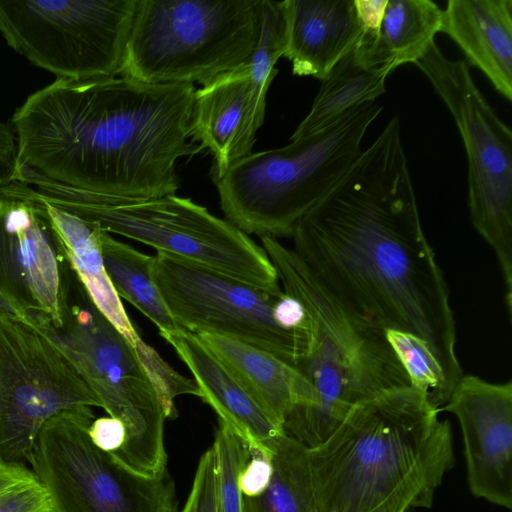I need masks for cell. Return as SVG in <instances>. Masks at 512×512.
Here are the masks:
<instances>
[{
	"label": "cell",
	"instance_id": "6da1fadb",
	"mask_svg": "<svg viewBox=\"0 0 512 512\" xmlns=\"http://www.w3.org/2000/svg\"><path fill=\"white\" fill-rule=\"evenodd\" d=\"M291 238L292 250L342 308L425 348L437 367L444 405L463 376L455 319L422 227L398 116Z\"/></svg>",
	"mask_w": 512,
	"mask_h": 512
},
{
	"label": "cell",
	"instance_id": "7a4b0ae2",
	"mask_svg": "<svg viewBox=\"0 0 512 512\" xmlns=\"http://www.w3.org/2000/svg\"><path fill=\"white\" fill-rule=\"evenodd\" d=\"M195 90L124 76L56 79L12 116L18 169L98 194H175L177 160L203 149L188 141Z\"/></svg>",
	"mask_w": 512,
	"mask_h": 512
},
{
	"label": "cell",
	"instance_id": "3957f363",
	"mask_svg": "<svg viewBox=\"0 0 512 512\" xmlns=\"http://www.w3.org/2000/svg\"><path fill=\"white\" fill-rule=\"evenodd\" d=\"M439 412L412 385L354 407L327 440L307 449L318 512L431 508L455 465L451 424Z\"/></svg>",
	"mask_w": 512,
	"mask_h": 512
},
{
	"label": "cell",
	"instance_id": "277c9868",
	"mask_svg": "<svg viewBox=\"0 0 512 512\" xmlns=\"http://www.w3.org/2000/svg\"><path fill=\"white\" fill-rule=\"evenodd\" d=\"M260 239L283 291L297 298L308 316L307 347L295 368L306 393L289 410L283 429L313 449L333 434L354 407L411 382L385 331L342 308L292 248L275 238Z\"/></svg>",
	"mask_w": 512,
	"mask_h": 512
},
{
	"label": "cell",
	"instance_id": "5b68a950",
	"mask_svg": "<svg viewBox=\"0 0 512 512\" xmlns=\"http://www.w3.org/2000/svg\"><path fill=\"white\" fill-rule=\"evenodd\" d=\"M381 111L375 102L363 104L321 132L233 162L214 181L227 220L247 235L292 237L356 162Z\"/></svg>",
	"mask_w": 512,
	"mask_h": 512
},
{
	"label": "cell",
	"instance_id": "8992f818",
	"mask_svg": "<svg viewBox=\"0 0 512 512\" xmlns=\"http://www.w3.org/2000/svg\"><path fill=\"white\" fill-rule=\"evenodd\" d=\"M20 181L52 206L166 254L224 273L252 285L280 287L262 247L228 220L189 198L169 194L130 198L77 189L22 169Z\"/></svg>",
	"mask_w": 512,
	"mask_h": 512
},
{
	"label": "cell",
	"instance_id": "52a82bcc",
	"mask_svg": "<svg viewBox=\"0 0 512 512\" xmlns=\"http://www.w3.org/2000/svg\"><path fill=\"white\" fill-rule=\"evenodd\" d=\"M35 322L59 342L101 408L125 425V442L110 455L145 477L163 474L166 414L159 396L133 345L96 308L68 266L60 326Z\"/></svg>",
	"mask_w": 512,
	"mask_h": 512
},
{
	"label": "cell",
	"instance_id": "ba28073f",
	"mask_svg": "<svg viewBox=\"0 0 512 512\" xmlns=\"http://www.w3.org/2000/svg\"><path fill=\"white\" fill-rule=\"evenodd\" d=\"M261 22L262 0H137L120 76L204 85L249 61Z\"/></svg>",
	"mask_w": 512,
	"mask_h": 512
},
{
	"label": "cell",
	"instance_id": "9c48e42d",
	"mask_svg": "<svg viewBox=\"0 0 512 512\" xmlns=\"http://www.w3.org/2000/svg\"><path fill=\"white\" fill-rule=\"evenodd\" d=\"M450 111L468 161V206L476 231L494 251L512 314V132L474 82L465 60L433 43L415 64Z\"/></svg>",
	"mask_w": 512,
	"mask_h": 512
},
{
	"label": "cell",
	"instance_id": "30bf717a",
	"mask_svg": "<svg viewBox=\"0 0 512 512\" xmlns=\"http://www.w3.org/2000/svg\"><path fill=\"white\" fill-rule=\"evenodd\" d=\"M89 406L61 411L41 428L30 462L54 512H179L166 470L145 477L97 448Z\"/></svg>",
	"mask_w": 512,
	"mask_h": 512
},
{
	"label": "cell",
	"instance_id": "8fae6325",
	"mask_svg": "<svg viewBox=\"0 0 512 512\" xmlns=\"http://www.w3.org/2000/svg\"><path fill=\"white\" fill-rule=\"evenodd\" d=\"M137 0H0V33L57 79L120 76Z\"/></svg>",
	"mask_w": 512,
	"mask_h": 512
},
{
	"label": "cell",
	"instance_id": "7c38bea8",
	"mask_svg": "<svg viewBox=\"0 0 512 512\" xmlns=\"http://www.w3.org/2000/svg\"><path fill=\"white\" fill-rule=\"evenodd\" d=\"M78 406L101 403L59 342L33 319L0 309V459L30 462L43 425Z\"/></svg>",
	"mask_w": 512,
	"mask_h": 512
},
{
	"label": "cell",
	"instance_id": "4fadbf2b",
	"mask_svg": "<svg viewBox=\"0 0 512 512\" xmlns=\"http://www.w3.org/2000/svg\"><path fill=\"white\" fill-rule=\"evenodd\" d=\"M152 276L181 329L240 341L294 368L304 355L308 331L287 330L274 318L281 287L261 288L162 252L154 256Z\"/></svg>",
	"mask_w": 512,
	"mask_h": 512
},
{
	"label": "cell",
	"instance_id": "5bb4252c",
	"mask_svg": "<svg viewBox=\"0 0 512 512\" xmlns=\"http://www.w3.org/2000/svg\"><path fill=\"white\" fill-rule=\"evenodd\" d=\"M66 261L26 183L0 188V296L21 317L61 324Z\"/></svg>",
	"mask_w": 512,
	"mask_h": 512
},
{
	"label": "cell",
	"instance_id": "9a60e30c",
	"mask_svg": "<svg viewBox=\"0 0 512 512\" xmlns=\"http://www.w3.org/2000/svg\"><path fill=\"white\" fill-rule=\"evenodd\" d=\"M443 409L458 419L471 493L512 508V382L459 379Z\"/></svg>",
	"mask_w": 512,
	"mask_h": 512
},
{
	"label": "cell",
	"instance_id": "2e32d148",
	"mask_svg": "<svg viewBox=\"0 0 512 512\" xmlns=\"http://www.w3.org/2000/svg\"><path fill=\"white\" fill-rule=\"evenodd\" d=\"M188 367L200 398L248 445L272 458L286 434L260 404L236 381L220 360L192 333L180 329L162 337Z\"/></svg>",
	"mask_w": 512,
	"mask_h": 512
},
{
	"label": "cell",
	"instance_id": "e0dca14e",
	"mask_svg": "<svg viewBox=\"0 0 512 512\" xmlns=\"http://www.w3.org/2000/svg\"><path fill=\"white\" fill-rule=\"evenodd\" d=\"M292 73L322 80L358 42L363 29L354 0H283Z\"/></svg>",
	"mask_w": 512,
	"mask_h": 512
},
{
	"label": "cell",
	"instance_id": "ac0fdd59",
	"mask_svg": "<svg viewBox=\"0 0 512 512\" xmlns=\"http://www.w3.org/2000/svg\"><path fill=\"white\" fill-rule=\"evenodd\" d=\"M441 32L493 87L512 100V0H449Z\"/></svg>",
	"mask_w": 512,
	"mask_h": 512
},
{
	"label": "cell",
	"instance_id": "d6986e66",
	"mask_svg": "<svg viewBox=\"0 0 512 512\" xmlns=\"http://www.w3.org/2000/svg\"><path fill=\"white\" fill-rule=\"evenodd\" d=\"M42 202L64 259L93 304L135 350L141 348L145 341L129 319L106 272L100 246L101 228L95 223Z\"/></svg>",
	"mask_w": 512,
	"mask_h": 512
},
{
	"label": "cell",
	"instance_id": "ffe728a7",
	"mask_svg": "<svg viewBox=\"0 0 512 512\" xmlns=\"http://www.w3.org/2000/svg\"><path fill=\"white\" fill-rule=\"evenodd\" d=\"M249 94V61L195 90L190 137L213 154V182L231 165L230 155L247 112Z\"/></svg>",
	"mask_w": 512,
	"mask_h": 512
},
{
	"label": "cell",
	"instance_id": "44dd1931",
	"mask_svg": "<svg viewBox=\"0 0 512 512\" xmlns=\"http://www.w3.org/2000/svg\"><path fill=\"white\" fill-rule=\"evenodd\" d=\"M194 335L283 428L286 415L304 389L299 372L274 355L240 341L207 332Z\"/></svg>",
	"mask_w": 512,
	"mask_h": 512
},
{
	"label": "cell",
	"instance_id": "7402d4cb",
	"mask_svg": "<svg viewBox=\"0 0 512 512\" xmlns=\"http://www.w3.org/2000/svg\"><path fill=\"white\" fill-rule=\"evenodd\" d=\"M443 9L431 0H388L374 37L361 34L354 50L366 67L416 64L441 32Z\"/></svg>",
	"mask_w": 512,
	"mask_h": 512
},
{
	"label": "cell",
	"instance_id": "603a6c76",
	"mask_svg": "<svg viewBox=\"0 0 512 512\" xmlns=\"http://www.w3.org/2000/svg\"><path fill=\"white\" fill-rule=\"evenodd\" d=\"M390 73L385 67L364 66L353 47L321 80L309 113L297 126L290 140L321 132L349 111L375 102L376 98L385 93V82Z\"/></svg>",
	"mask_w": 512,
	"mask_h": 512
},
{
	"label": "cell",
	"instance_id": "cb8c5ba5",
	"mask_svg": "<svg viewBox=\"0 0 512 512\" xmlns=\"http://www.w3.org/2000/svg\"><path fill=\"white\" fill-rule=\"evenodd\" d=\"M285 47L284 2L262 0L260 37L249 59L250 94L248 107L230 155L231 164L252 151L257 130L264 121L267 92L278 72L275 64L284 55Z\"/></svg>",
	"mask_w": 512,
	"mask_h": 512
},
{
	"label": "cell",
	"instance_id": "d4e9b609",
	"mask_svg": "<svg viewBox=\"0 0 512 512\" xmlns=\"http://www.w3.org/2000/svg\"><path fill=\"white\" fill-rule=\"evenodd\" d=\"M100 246L106 272L124 298L158 328L161 337L181 328L175 323L153 280L154 256L144 254L101 229Z\"/></svg>",
	"mask_w": 512,
	"mask_h": 512
},
{
	"label": "cell",
	"instance_id": "484cf974",
	"mask_svg": "<svg viewBox=\"0 0 512 512\" xmlns=\"http://www.w3.org/2000/svg\"><path fill=\"white\" fill-rule=\"evenodd\" d=\"M271 460L268 487L256 497L242 496V512H318L307 448L285 434Z\"/></svg>",
	"mask_w": 512,
	"mask_h": 512
},
{
	"label": "cell",
	"instance_id": "4316f807",
	"mask_svg": "<svg viewBox=\"0 0 512 512\" xmlns=\"http://www.w3.org/2000/svg\"><path fill=\"white\" fill-rule=\"evenodd\" d=\"M217 454V512H242L239 476L250 457L247 443L219 420L213 443Z\"/></svg>",
	"mask_w": 512,
	"mask_h": 512
},
{
	"label": "cell",
	"instance_id": "83f0119b",
	"mask_svg": "<svg viewBox=\"0 0 512 512\" xmlns=\"http://www.w3.org/2000/svg\"><path fill=\"white\" fill-rule=\"evenodd\" d=\"M218 464L212 445L199 459L191 491L181 512H217Z\"/></svg>",
	"mask_w": 512,
	"mask_h": 512
},
{
	"label": "cell",
	"instance_id": "f1b7e54d",
	"mask_svg": "<svg viewBox=\"0 0 512 512\" xmlns=\"http://www.w3.org/2000/svg\"><path fill=\"white\" fill-rule=\"evenodd\" d=\"M250 457L239 476V489L244 497H256L268 487L272 473V458L256 450H249Z\"/></svg>",
	"mask_w": 512,
	"mask_h": 512
},
{
	"label": "cell",
	"instance_id": "f546056e",
	"mask_svg": "<svg viewBox=\"0 0 512 512\" xmlns=\"http://www.w3.org/2000/svg\"><path fill=\"white\" fill-rule=\"evenodd\" d=\"M93 444L108 454L118 451L126 439V428L123 422L115 417L96 418L88 430Z\"/></svg>",
	"mask_w": 512,
	"mask_h": 512
},
{
	"label": "cell",
	"instance_id": "4dcf8cb0",
	"mask_svg": "<svg viewBox=\"0 0 512 512\" xmlns=\"http://www.w3.org/2000/svg\"><path fill=\"white\" fill-rule=\"evenodd\" d=\"M51 506L49 494L39 481L0 500V512H40Z\"/></svg>",
	"mask_w": 512,
	"mask_h": 512
},
{
	"label": "cell",
	"instance_id": "1f68e13d",
	"mask_svg": "<svg viewBox=\"0 0 512 512\" xmlns=\"http://www.w3.org/2000/svg\"><path fill=\"white\" fill-rule=\"evenodd\" d=\"M17 143L11 124L0 120V188L16 180Z\"/></svg>",
	"mask_w": 512,
	"mask_h": 512
},
{
	"label": "cell",
	"instance_id": "d6a6232c",
	"mask_svg": "<svg viewBox=\"0 0 512 512\" xmlns=\"http://www.w3.org/2000/svg\"><path fill=\"white\" fill-rule=\"evenodd\" d=\"M38 482L33 471L24 464L0 459V500L9 494Z\"/></svg>",
	"mask_w": 512,
	"mask_h": 512
},
{
	"label": "cell",
	"instance_id": "836d02e7",
	"mask_svg": "<svg viewBox=\"0 0 512 512\" xmlns=\"http://www.w3.org/2000/svg\"><path fill=\"white\" fill-rule=\"evenodd\" d=\"M388 0H354L363 35L374 37L382 22Z\"/></svg>",
	"mask_w": 512,
	"mask_h": 512
},
{
	"label": "cell",
	"instance_id": "e575fe53",
	"mask_svg": "<svg viewBox=\"0 0 512 512\" xmlns=\"http://www.w3.org/2000/svg\"><path fill=\"white\" fill-rule=\"evenodd\" d=\"M0 309L14 313L12 308L8 305V303L1 296H0Z\"/></svg>",
	"mask_w": 512,
	"mask_h": 512
},
{
	"label": "cell",
	"instance_id": "d590c367",
	"mask_svg": "<svg viewBox=\"0 0 512 512\" xmlns=\"http://www.w3.org/2000/svg\"><path fill=\"white\" fill-rule=\"evenodd\" d=\"M40 512H54V510H53V508L51 506V507H48V508H46V509H44V510H42Z\"/></svg>",
	"mask_w": 512,
	"mask_h": 512
}]
</instances>
